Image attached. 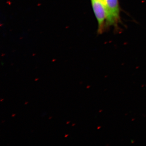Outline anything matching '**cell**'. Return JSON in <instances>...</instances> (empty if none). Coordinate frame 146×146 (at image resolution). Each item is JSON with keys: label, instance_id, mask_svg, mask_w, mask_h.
<instances>
[{"label": "cell", "instance_id": "cell-1", "mask_svg": "<svg viewBox=\"0 0 146 146\" xmlns=\"http://www.w3.org/2000/svg\"><path fill=\"white\" fill-rule=\"evenodd\" d=\"M107 13L106 27H117L121 21L119 0H103Z\"/></svg>", "mask_w": 146, "mask_h": 146}, {"label": "cell", "instance_id": "cell-2", "mask_svg": "<svg viewBox=\"0 0 146 146\" xmlns=\"http://www.w3.org/2000/svg\"><path fill=\"white\" fill-rule=\"evenodd\" d=\"M91 5L98 23V33L101 34L106 27L107 13L103 0H91Z\"/></svg>", "mask_w": 146, "mask_h": 146}]
</instances>
